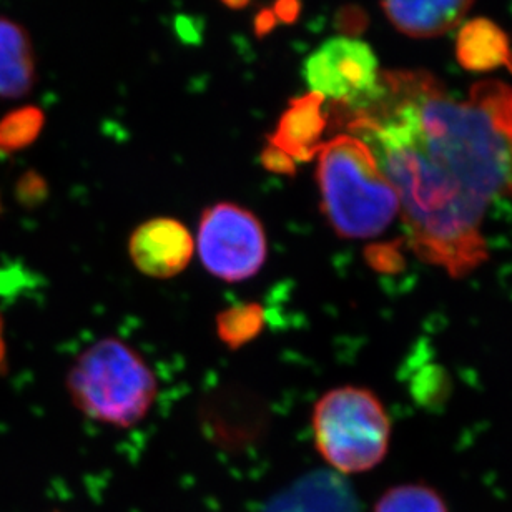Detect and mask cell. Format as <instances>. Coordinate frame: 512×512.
<instances>
[{"instance_id":"cell-15","label":"cell","mask_w":512,"mask_h":512,"mask_svg":"<svg viewBox=\"0 0 512 512\" xmlns=\"http://www.w3.org/2000/svg\"><path fill=\"white\" fill-rule=\"evenodd\" d=\"M375 512H448L443 498L423 484L396 486L381 496Z\"/></svg>"},{"instance_id":"cell-5","label":"cell","mask_w":512,"mask_h":512,"mask_svg":"<svg viewBox=\"0 0 512 512\" xmlns=\"http://www.w3.org/2000/svg\"><path fill=\"white\" fill-rule=\"evenodd\" d=\"M195 250L210 275L240 283L265 265V227L248 208L232 202L215 203L203 210Z\"/></svg>"},{"instance_id":"cell-16","label":"cell","mask_w":512,"mask_h":512,"mask_svg":"<svg viewBox=\"0 0 512 512\" xmlns=\"http://www.w3.org/2000/svg\"><path fill=\"white\" fill-rule=\"evenodd\" d=\"M49 195V188L39 173L27 172L19 178L15 187V197L22 207L34 208L44 202Z\"/></svg>"},{"instance_id":"cell-3","label":"cell","mask_w":512,"mask_h":512,"mask_svg":"<svg viewBox=\"0 0 512 512\" xmlns=\"http://www.w3.org/2000/svg\"><path fill=\"white\" fill-rule=\"evenodd\" d=\"M67 391L87 418L132 428L152 409L158 386L142 356L110 336L77 356L67 375Z\"/></svg>"},{"instance_id":"cell-12","label":"cell","mask_w":512,"mask_h":512,"mask_svg":"<svg viewBox=\"0 0 512 512\" xmlns=\"http://www.w3.org/2000/svg\"><path fill=\"white\" fill-rule=\"evenodd\" d=\"M456 59L469 72L509 70L512 74V45L509 35L486 17L468 20L456 37Z\"/></svg>"},{"instance_id":"cell-19","label":"cell","mask_w":512,"mask_h":512,"mask_svg":"<svg viewBox=\"0 0 512 512\" xmlns=\"http://www.w3.org/2000/svg\"><path fill=\"white\" fill-rule=\"evenodd\" d=\"M2 212H4V208H2V200H0V215H2Z\"/></svg>"},{"instance_id":"cell-14","label":"cell","mask_w":512,"mask_h":512,"mask_svg":"<svg viewBox=\"0 0 512 512\" xmlns=\"http://www.w3.org/2000/svg\"><path fill=\"white\" fill-rule=\"evenodd\" d=\"M44 128V112L37 107H22L0 120V155H12L30 147Z\"/></svg>"},{"instance_id":"cell-11","label":"cell","mask_w":512,"mask_h":512,"mask_svg":"<svg viewBox=\"0 0 512 512\" xmlns=\"http://www.w3.org/2000/svg\"><path fill=\"white\" fill-rule=\"evenodd\" d=\"M37 82V62L24 25L0 15V99H22Z\"/></svg>"},{"instance_id":"cell-13","label":"cell","mask_w":512,"mask_h":512,"mask_svg":"<svg viewBox=\"0 0 512 512\" xmlns=\"http://www.w3.org/2000/svg\"><path fill=\"white\" fill-rule=\"evenodd\" d=\"M266 325L265 308L260 303H240L220 311L215 318L218 340L232 351L240 350L260 336Z\"/></svg>"},{"instance_id":"cell-8","label":"cell","mask_w":512,"mask_h":512,"mask_svg":"<svg viewBox=\"0 0 512 512\" xmlns=\"http://www.w3.org/2000/svg\"><path fill=\"white\" fill-rule=\"evenodd\" d=\"M195 253V238L175 218H152L138 225L128 240V255L142 275L168 280L185 271Z\"/></svg>"},{"instance_id":"cell-1","label":"cell","mask_w":512,"mask_h":512,"mask_svg":"<svg viewBox=\"0 0 512 512\" xmlns=\"http://www.w3.org/2000/svg\"><path fill=\"white\" fill-rule=\"evenodd\" d=\"M348 130L398 193L414 253L454 278L479 268L489 205L512 198L511 87L484 80L456 100L429 72H383L380 97Z\"/></svg>"},{"instance_id":"cell-6","label":"cell","mask_w":512,"mask_h":512,"mask_svg":"<svg viewBox=\"0 0 512 512\" xmlns=\"http://www.w3.org/2000/svg\"><path fill=\"white\" fill-rule=\"evenodd\" d=\"M311 92L351 112L370 107L381 92L380 64L370 45L353 37L326 40L306 59Z\"/></svg>"},{"instance_id":"cell-4","label":"cell","mask_w":512,"mask_h":512,"mask_svg":"<svg viewBox=\"0 0 512 512\" xmlns=\"http://www.w3.org/2000/svg\"><path fill=\"white\" fill-rule=\"evenodd\" d=\"M318 453L338 473H366L388 453L391 424L370 389L341 386L321 396L313 411Z\"/></svg>"},{"instance_id":"cell-17","label":"cell","mask_w":512,"mask_h":512,"mask_svg":"<svg viewBox=\"0 0 512 512\" xmlns=\"http://www.w3.org/2000/svg\"><path fill=\"white\" fill-rule=\"evenodd\" d=\"M261 163L265 165L266 170L280 175H293L296 170V163L270 143L261 153Z\"/></svg>"},{"instance_id":"cell-9","label":"cell","mask_w":512,"mask_h":512,"mask_svg":"<svg viewBox=\"0 0 512 512\" xmlns=\"http://www.w3.org/2000/svg\"><path fill=\"white\" fill-rule=\"evenodd\" d=\"M325 99L315 92L295 99L281 115L275 133L268 143L288 155L293 162H310L323 145L328 115L323 110Z\"/></svg>"},{"instance_id":"cell-18","label":"cell","mask_w":512,"mask_h":512,"mask_svg":"<svg viewBox=\"0 0 512 512\" xmlns=\"http://www.w3.org/2000/svg\"><path fill=\"white\" fill-rule=\"evenodd\" d=\"M9 371V360H7V343H5V320L0 315V378L7 375Z\"/></svg>"},{"instance_id":"cell-10","label":"cell","mask_w":512,"mask_h":512,"mask_svg":"<svg viewBox=\"0 0 512 512\" xmlns=\"http://www.w3.org/2000/svg\"><path fill=\"white\" fill-rule=\"evenodd\" d=\"M474 0H381L394 29L414 39L448 34L463 24Z\"/></svg>"},{"instance_id":"cell-2","label":"cell","mask_w":512,"mask_h":512,"mask_svg":"<svg viewBox=\"0 0 512 512\" xmlns=\"http://www.w3.org/2000/svg\"><path fill=\"white\" fill-rule=\"evenodd\" d=\"M316 157L321 212L336 235L366 240L391 227L399 215L398 193L363 140L338 135Z\"/></svg>"},{"instance_id":"cell-7","label":"cell","mask_w":512,"mask_h":512,"mask_svg":"<svg viewBox=\"0 0 512 512\" xmlns=\"http://www.w3.org/2000/svg\"><path fill=\"white\" fill-rule=\"evenodd\" d=\"M202 431L218 448L237 453L252 448L268 431L270 413L252 389L227 384L200 404Z\"/></svg>"}]
</instances>
